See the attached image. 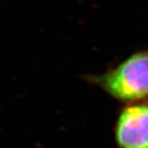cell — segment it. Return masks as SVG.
<instances>
[{
    "mask_svg": "<svg viewBox=\"0 0 148 148\" xmlns=\"http://www.w3.org/2000/svg\"><path fill=\"white\" fill-rule=\"evenodd\" d=\"M88 79L127 104L145 101L148 98V49L136 52L117 66Z\"/></svg>",
    "mask_w": 148,
    "mask_h": 148,
    "instance_id": "obj_1",
    "label": "cell"
},
{
    "mask_svg": "<svg viewBox=\"0 0 148 148\" xmlns=\"http://www.w3.org/2000/svg\"><path fill=\"white\" fill-rule=\"evenodd\" d=\"M114 138L118 148H148V103H128L121 111Z\"/></svg>",
    "mask_w": 148,
    "mask_h": 148,
    "instance_id": "obj_2",
    "label": "cell"
}]
</instances>
